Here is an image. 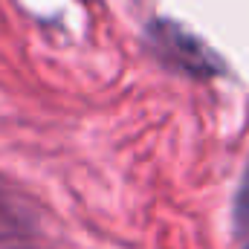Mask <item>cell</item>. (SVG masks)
Wrapping results in <instances>:
<instances>
[{
    "label": "cell",
    "instance_id": "1",
    "mask_svg": "<svg viewBox=\"0 0 249 249\" xmlns=\"http://www.w3.org/2000/svg\"><path fill=\"white\" fill-rule=\"evenodd\" d=\"M154 44L162 53H171L174 61L194 75H214L220 70V61L212 55V50L174 23H165V20L154 23Z\"/></svg>",
    "mask_w": 249,
    "mask_h": 249
},
{
    "label": "cell",
    "instance_id": "2",
    "mask_svg": "<svg viewBox=\"0 0 249 249\" xmlns=\"http://www.w3.org/2000/svg\"><path fill=\"white\" fill-rule=\"evenodd\" d=\"M232 235H235V247L249 249V165L244 171V180L235 194V209H232Z\"/></svg>",
    "mask_w": 249,
    "mask_h": 249
}]
</instances>
